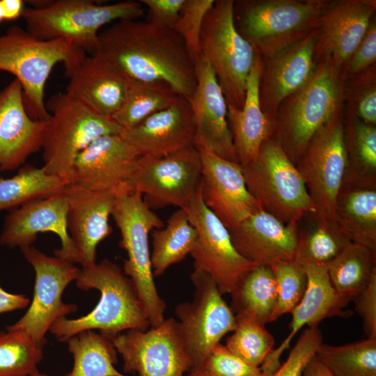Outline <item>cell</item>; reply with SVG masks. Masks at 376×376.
Here are the masks:
<instances>
[{
	"mask_svg": "<svg viewBox=\"0 0 376 376\" xmlns=\"http://www.w3.org/2000/svg\"><path fill=\"white\" fill-rule=\"evenodd\" d=\"M94 54L129 81L165 84L187 99L196 86L194 61L173 28L118 21L100 32Z\"/></svg>",
	"mask_w": 376,
	"mask_h": 376,
	"instance_id": "obj_1",
	"label": "cell"
},
{
	"mask_svg": "<svg viewBox=\"0 0 376 376\" xmlns=\"http://www.w3.org/2000/svg\"><path fill=\"white\" fill-rule=\"evenodd\" d=\"M233 334L226 340V347L246 363L260 367L274 349V336L253 320L235 315Z\"/></svg>",
	"mask_w": 376,
	"mask_h": 376,
	"instance_id": "obj_41",
	"label": "cell"
},
{
	"mask_svg": "<svg viewBox=\"0 0 376 376\" xmlns=\"http://www.w3.org/2000/svg\"><path fill=\"white\" fill-rule=\"evenodd\" d=\"M43 346L26 332L0 331V376H24L38 372Z\"/></svg>",
	"mask_w": 376,
	"mask_h": 376,
	"instance_id": "obj_39",
	"label": "cell"
},
{
	"mask_svg": "<svg viewBox=\"0 0 376 376\" xmlns=\"http://www.w3.org/2000/svg\"><path fill=\"white\" fill-rule=\"evenodd\" d=\"M302 376H335L315 356L305 366Z\"/></svg>",
	"mask_w": 376,
	"mask_h": 376,
	"instance_id": "obj_52",
	"label": "cell"
},
{
	"mask_svg": "<svg viewBox=\"0 0 376 376\" xmlns=\"http://www.w3.org/2000/svg\"><path fill=\"white\" fill-rule=\"evenodd\" d=\"M201 157L189 146L162 157L141 156L133 171L130 185L151 207L174 205L187 209L201 183Z\"/></svg>",
	"mask_w": 376,
	"mask_h": 376,
	"instance_id": "obj_12",
	"label": "cell"
},
{
	"mask_svg": "<svg viewBox=\"0 0 376 376\" xmlns=\"http://www.w3.org/2000/svg\"><path fill=\"white\" fill-rule=\"evenodd\" d=\"M350 242L338 228L316 222L304 232H299L294 261L301 266L327 265Z\"/></svg>",
	"mask_w": 376,
	"mask_h": 376,
	"instance_id": "obj_40",
	"label": "cell"
},
{
	"mask_svg": "<svg viewBox=\"0 0 376 376\" xmlns=\"http://www.w3.org/2000/svg\"><path fill=\"white\" fill-rule=\"evenodd\" d=\"M185 376H205L200 370L192 369Z\"/></svg>",
	"mask_w": 376,
	"mask_h": 376,
	"instance_id": "obj_53",
	"label": "cell"
},
{
	"mask_svg": "<svg viewBox=\"0 0 376 376\" xmlns=\"http://www.w3.org/2000/svg\"><path fill=\"white\" fill-rule=\"evenodd\" d=\"M24 376H49L45 373H40L39 371L38 372H36V373H34L33 374H30V375H24Z\"/></svg>",
	"mask_w": 376,
	"mask_h": 376,
	"instance_id": "obj_55",
	"label": "cell"
},
{
	"mask_svg": "<svg viewBox=\"0 0 376 376\" xmlns=\"http://www.w3.org/2000/svg\"><path fill=\"white\" fill-rule=\"evenodd\" d=\"M35 272L33 296L26 313L6 329L26 332L40 345L58 320L77 311L75 304L62 301L66 287L77 279L80 269L75 263L56 256H49L33 246L21 249Z\"/></svg>",
	"mask_w": 376,
	"mask_h": 376,
	"instance_id": "obj_13",
	"label": "cell"
},
{
	"mask_svg": "<svg viewBox=\"0 0 376 376\" xmlns=\"http://www.w3.org/2000/svg\"><path fill=\"white\" fill-rule=\"evenodd\" d=\"M75 281L81 290H97L100 298L88 314L75 319L64 317L53 324L49 331L58 341L66 342L87 330H98L113 339L124 331H146L150 326L132 281L117 264L104 259L83 267Z\"/></svg>",
	"mask_w": 376,
	"mask_h": 376,
	"instance_id": "obj_2",
	"label": "cell"
},
{
	"mask_svg": "<svg viewBox=\"0 0 376 376\" xmlns=\"http://www.w3.org/2000/svg\"><path fill=\"white\" fill-rule=\"evenodd\" d=\"M68 198V230L81 267L96 263L97 245L112 231L109 224L118 195L88 189L77 183L65 188Z\"/></svg>",
	"mask_w": 376,
	"mask_h": 376,
	"instance_id": "obj_23",
	"label": "cell"
},
{
	"mask_svg": "<svg viewBox=\"0 0 376 376\" xmlns=\"http://www.w3.org/2000/svg\"><path fill=\"white\" fill-rule=\"evenodd\" d=\"M303 267L307 277L306 291L300 302L291 312L292 318L288 335L260 366L266 376L281 366L282 354L303 327L318 326L326 318L335 316L347 318L352 315L350 311L344 310L350 301L339 296L332 287L327 265H307Z\"/></svg>",
	"mask_w": 376,
	"mask_h": 376,
	"instance_id": "obj_27",
	"label": "cell"
},
{
	"mask_svg": "<svg viewBox=\"0 0 376 376\" xmlns=\"http://www.w3.org/2000/svg\"><path fill=\"white\" fill-rule=\"evenodd\" d=\"M270 267L276 281L277 296L269 322L291 313L301 300L307 285L303 266L294 260L276 263Z\"/></svg>",
	"mask_w": 376,
	"mask_h": 376,
	"instance_id": "obj_42",
	"label": "cell"
},
{
	"mask_svg": "<svg viewBox=\"0 0 376 376\" xmlns=\"http://www.w3.org/2000/svg\"><path fill=\"white\" fill-rule=\"evenodd\" d=\"M185 210L197 231L196 245L190 253L194 269L208 274L222 295L230 294L240 279L256 265L235 249L229 230L203 203L200 187Z\"/></svg>",
	"mask_w": 376,
	"mask_h": 376,
	"instance_id": "obj_16",
	"label": "cell"
},
{
	"mask_svg": "<svg viewBox=\"0 0 376 376\" xmlns=\"http://www.w3.org/2000/svg\"><path fill=\"white\" fill-rule=\"evenodd\" d=\"M344 104L364 122L376 125V65L344 81Z\"/></svg>",
	"mask_w": 376,
	"mask_h": 376,
	"instance_id": "obj_43",
	"label": "cell"
},
{
	"mask_svg": "<svg viewBox=\"0 0 376 376\" xmlns=\"http://www.w3.org/2000/svg\"><path fill=\"white\" fill-rule=\"evenodd\" d=\"M336 214L340 230L350 242L376 251V188L343 183Z\"/></svg>",
	"mask_w": 376,
	"mask_h": 376,
	"instance_id": "obj_30",
	"label": "cell"
},
{
	"mask_svg": "<svg viewBox=\"0 0 376 376\" xmlns=\"http://www.w3.org/2000/svg\"><path fill=\"white\" fill-rule=\"evenodd\" d=\"M47 121L35 120L29 115L22 86L16 79L0 90L1 171L19 168L41 149Z\"/></svg>",
	"mask_w": 376,
	"mask_h": 376,
	"instance_id": "obj_25",
	"label": "cell"
},
{
	"mask_svg": "<svg viewBox=\"0 0 376 376\" xmlns=\"http://www.w3.org/2000/svg\"><path fill=\"white\" fill-rule=\"evenodd\" d=\"M126 373L139 376H185L193 368L178 321L167 318L149 330H127L112 339Z\"/></svg>",
	"mask_w": 376,
	"mask_h": 376,
	"instance_id": "obj_15",
	"label": "cell"
},
{
	"mask_svg": "<svg viewBox=\"0 0 376 376\" xmlns=\"http://www.w3.org/2000/svg\"><path fill=\"white\" fill-rule=\"evenodd\" d=\"M200 153L203 201L231 232L244 219L263 209L248 190L239 163L210 152Z\"/></svg>",
	"mask_w": 376,
	"mask_h": 376,
	"instance_id": "obj_19",
	"label": "cell"
},
{
	"mask_svg": "<svg viewBox=\"0 0 376 376\" xmlns=\"http://www.w3.org/2000/svg\"><path fill=\"white\" fill-rule=\"evenodd\" d=\"M145 10L139 1L100 4L88 0L48 1L24 10L26 29L41 40L64 39L88 55L94 54L100 30L115 21L136 19Z\"/></svg>",
	"mask_w": 376,
	"mask_h": 376,
	"instance_id": "obj_5",
	"label": "cell"
},
{
	"mask_svg": "<svg viewBox=\"0 0 376 376\" xmlns=\"http://www.w3.org/2000/svg\"><path fill=\"white\" fill-rule=\"evenodd\" d=\"M262 67V57L256 52L248 77L242 108L239 109L228 107V124L238 162L242 166L254 159L263 143L272 136L273 123L263 113L259 100V81Z\"/></svg>",
	"mask_w": 376,
	"mask_h": 376,
	"instance_id": "obj_29",
	"label": "cell"
},
{
	"mask_svg": "<svg viewBox=\"0 0 376 376\" xmlns=\"http://www.w3.org/2000/svg\"><path fill=\"white\" fill-rule=\"evenodd\" d=\"M299 232L297 223L284 224L260 210L230 234L240 255L256 265L270 267L276 263L294 260Z\"/></svg>",
	"mask_w": 376,
	"mask_h": 376,
	"instance_id": "obj_26",
	"label": "cell"
},
{
	"mask_svg": "<svg viewBox=\"0 0 376 376\" xmlns=\"http://www.w3.org/2000/svg\"><path fill=\"white\" fill-rule=\"evenodd\" d=\"M196 369L205 376H266L260 367L246 363L221 343L210 350Z\"/></svg>",
	"mask_w": 376,
	"mask_h": 376,
	"instance_id": "obj_45",
	"label": "cell"
},
{
	"mask_svg": "<svg viewBox=\"0 0 376 376\" xmlns=\"http://www.w3.org/2000/svg\"><path fill=\"white\" fill-rule=\"evenodd\" d=\"M139 157L121 134L100 136L77 156L74 183L118 196L132 191L131 177Z\"/></svg>",
	"mask_w": 376,
	"mask_h": 376,
	"instance_id": "obj_21",
	"label": "cell"
},
{
	"mask_svg": "<svg viewBox=\"0 0 376 376\" xmlns=\"http://www.w3.org/2000/svg\"><path fill=\"white\" fill-rule=\"evenodd\" d=\"M67 180L47 173L45 169L26 165L10 178H0V211L19 207L63 191Z\"/></svg>",
	"mask_w": 376,
	"mask_h": 376,
	"instance_id": "obj_36",
	"label": "cell"
},
{
	"mask_svg": "<svg viewBox=\"0 0 376 376\" xmlns=\"http://www.w3.org/2000/svg\"><path fill=\"white\" fill-rule=\"evenodd\" d=\"M352 301L355 311L362 319L366 338L376 339V274Z\"/></svg>",
	"mask_w": 376,
	"mask_h": 376,
	"instance_id": "obj_48",
	"label": "cell"
},
{
	"mask_svg": "<svg viewBox=\"0 0 376 376\" xmlns=\"http://www.w3.org/2000/svg\"><path fill=\"white\" fill-rule=\"evenodd\" d=\"M197 84L188 99L195 124L194 146L238 162L227 120L228 107L216 75L202 54L194 61Z\"/></svg>",
	"mask_w": 376,
	"mask_h": 376,
	"instance_id": "obj_18",
	"label": "cell"
},
{
	"mask_svg": "<svg viewBox=\"0 0 376 376\" xmlns=\"http://www.w3.org/2000/svg\"><path fill=\"white\" fill-rule=\"evenodd\" d=\"M318 29L304 38L263 58L259 81V100L263 113L274 123L281 102L301 88L313 76L317 63L314 49Z\"/></svg>",
	"mask_w": 376,
	"mask_h": 376,
	"instance_id": "obj_22",
	"label": "cell"
},
{
	"mask_svg": "<svg viewBox=\"0 0 376 376\" xmlns=\"http://www.w3.org/2000/svg\"><path fill=\"white\" fill-rule=\"evenodd\" d=\"M46 108L50 117L41 148L42 168L70 183L75 182L74 164L81 152L100 136L124 131L112 118L97 113L65 92L52 96Z\"/></svg>",
	"mask_w": 376,
	"mask_h": 376,
	"instance_id": "obj_7",
	"label": "cell"
},
{
	"mask_svg": "<svg viewBox=\"0 0 376 376\" xmlns=\"http://www.w3.org/2000/svg\"><path fill=\"white\" fill-rule=\"evenodd\" d=\"M322 343V334L318 326L308 327L299 336L285 361L267 376H302L308 361Z\"/></svg>",
	"mask_w": 376,
	"mask_h": 376,
	"instance_id": "obj_46",
	"label": "cell"
},
{
	"mask_svg": "<svg viewBox=\"0 0 376 376\" xmlns=\"http://www.w3.org/2000/svg\"><path fill=\"white\" fill-rule=\"evenodd\" d=\"M327 267L334 290L350 301L376 274V251L350 242Z\"/></svg>",
	"mask_w": 376,
	"mask_h": 376,
	"instance_id": "obj_33",
	"label": "cell"
},
{
	"mask_svg": "<svg viewBox=\"0 0 376 376\" xmlns=\"http://www.w3.org/2000/svg\"><path fill=\"white\" fill-rule=\"evenodd\" d=\"M3 9L4 20H15L22 15L24 3L22 0H1Z\"/></svg>",
	"mask_w": 376,
	"mask_h": 376,
	"instance_id": "obj_51",
	"label": "cell"
},
{
	"mask_svg": "<svg viewBox=\"0 0 376 376\" xmlns=\"http://www.w3.org/2000/svg\"><path fill=\"white\" fill-rule=\"evenodd\" d=\"M315 357L335 376H376V339L340 346L322 343Z\"/></svg>",
	"mask_w": 376,
	"mask_h": 376,
	"instance_id": "obj_38",
	"label": "cell"
},
{
	"mask_svg": "<svg viewBox=\"0 0 376 376\" xmlns=\"http://www.w3.org/2000/svg\"><path fill=\"white\" fill-rule=\"evenodd\" d=\"M214 2V0H185L180 17L173 27L182 39L194 61L201 54L200 40L203 25Z\"/></svg>",
	"mask_w": 376,
	"mask_h": 376,
	"instance_id": "obj_44",
	"label": "cell"
},
{
	"mask_svg": "<svg viewBox=\"0 0 376 376\" xmlns=\"http://www.w3.org/2000/svg\"><path fill=\"white\" fill-rule=\"evenodd\" d=\"M343 107L340 72L330 64L318 63L311 79L279 107L272 139L296 166L314 134Z\"/></svg>",
	"mask_w": 376,
	"mask_h": 376,
	"instance_id": "obj_3",
	"label": "cell"
},
{
	"mask_svg": "<svg viewBox=\"0 0 376 376\" xmlns=\"http://www.w3.org/2000/svg\"><path fill=\"white\" fill-rule=\"evenodd\" d=\"M375 11V0H328L318 28L315 63L330 64L340 72L362 40Z\"/></svg>",
	"mask_w": 376,
	"mask_h": 376,
	"instance_id": "obj_20",
	"label": "cell"
},
{
	"mask_svg": "<svg viewBox=\"0 0 376 376\" xmlns=\"http://www.w3.org/2000/svg\"><path fill=\"white\" fill-rule=\"evenodd\" d=\"M191 280L195 288L193 299L178 304L175 313L192 369H196L221 339L234 330L236 318L208 274L194 269Z\"/></svg>",
	"mask_w": 376,
	"mask_h": 376,
	"instance_id": "obj_14",
	"label": "cell"
},
{
	"mask_svg": "<svg viewBox=\"0 0 376 376\" xmlns=\"http://www.w3.org/2000/svg\"><path fill=\"white\" fill-rule=\"evenodd\" d=\"M68 203L65 189L49 197L25 203L4 219L0 233V246L20 249L32 246L39 233L58 235L61 247L54 256L72 263L79 258L68 230Z\"/></svg>",
	"mask_w": 376,
	"mask_h": 376,
	"instance_id": "obj_17",
	"label": "cell"
},
{
	"mask_svg": "<svg viewBox=\"0 0 376 376\" xmlns=\"http://www.w3.org/2000/svg\"><path fill=\"white\" fill-rule=\"evenodd\" d=\"M344 141L347 164L343 183L376 188V125L364 122L345 104Z\"/></svg>",
	"mask_w": 376,
	"mask_h": 376,
	"instance_id": "obj_31",
	"label": "cell"
},
{
	"mask_svg": "<svg viewBox=\"0 0 376 376\" xmlns=\"http://www.w3.org/2000/svg\"><path fill=\"white\" fill-rule=\"evenodd\" d=\"M242 168L248 190L264 211L284 224L298 223L314 214V205L297 166L274 139L266 140L256 158Z\"/></svg>",
	"mask_w": 376,
	"mask_h": 376,
	"instance_id": "obj_9",
	"label": "cell"
},
{
	"mask_svg": "<svg viewBox=\"0 0 376 376\" xmlns=\"http://www.w3.org/2000/svg\"><path fill=\"white\" fill-rule=\"evenodd\" d=\"M68 77L65 93L100 115L112 118L123 102L127 81L97 54H87Z\"/></svg>",
	"mask_w": 376,
	"mask_h": 376,
	"instance_id": "obj_28",
	"label": "cell"
},
{
	"mask_svg": "<svg viewBox=\"0 0 376 376\" xmlns=\"http://www.w3.org/2000/svg\"><path fill=\"white\" fill-rule=\"evenodd\" d=\"M179 95L162 83L127 81L123 102L112 118L124 130H129L152 114L174 104Z\"/></svg>",
	"mask_w": 376,
	"mask_h": 376,
	"instance_id": "obj_37",
	"label": "cell"
},
{
	"mask_svg": "<svg viewBox=\"0 0 376 376\" xmlns=\"http://www.w3.org/2000/svg\"><path fill=\"white\" fill-rule=\"evenodd\" d=\"M233 0H216L207 14L201 35V54L210 64L227 107L241 109L256 52L237 31Z\"/></svg>",
	"mask_w": 376,
	"mask_h": 376,
	"instance_id": "obj_10",
	"label": "cell"
},
{
	"mask_svg": "<svg viewBox=\"0 0 376 376\" xmlns=\"http://www.w3.org/2000/svg\"><path fill=\"white\" fill-rule=\"evenodd\" d=\"M231 309L236 315L249 318L265 325L276 303V281L272 268L256 265L246 272L230 293Z\"/></svg>",
	"mask_w": 376,
	"mask_h": 376,
	"instance_id": "obj_32",
	"label": "cell"
},
{
	"mask_svg": "<svg viewBox=\"0 0 376 376\" xmlns=\"http://www.w3.org/2000/svg\"><path fill=\"white\" fill-rule=\"evenodd\" d=\"M111 217L120 233V246L127 256L123 272L132 281L151 327H157L165 320L166 305L155 286L148 235L162 228L164 222L146 204L143 195L133 190L117 196Z\"/></svg>",
	"mask_w": 376,
	"mask_h": 376,
	"instance_id": "obj_8",
	"label": "cell"
},
{
	"mask_svg": "<svg viewBox=\"0 0 376 376\" xmlns=\"http://www.w3.org/2000/svg\"><path fill=\"white\" fill-rule=\"evenodd\" d=\"M86 55L64 39L41 40L17 25L0 35V70L20 83L26 110L37 120L50 117L45 88L54 67L63 63L68 77Z\"/></svg>",
	"mask_w": 376,
	"mask_h": 376,
	"instance_id": "obj_4",
	"label": "cell"
},
{
	"mask_svg": "<svg viewBox=\"0 0 376 376\" xmlns=\"http://www.w3.org/2000/svg\"><path fill=\"white\" fill-rule=\"evenodd\" d=\"M152 237L150 260L153 275L157 276L191 253L196 245L197 231L187 211L178 209L170 216L166 226L152 230Z\"/></svg>",
	"mask_w": 376,
	"mask_h": 376,
	"instance_id": "obj_34",
	"label": "cell"
},
{
	"mask_svg": "<svg viewBox=\"0 0 376 376\" xmlns=\"http://www.w3.org/2000/svg\"><path fill=\"white\" fill-rule=\"evenodd\" d=\"M328 0L234 1L239 33L263 58L270 56L318 28Z\"/></svg>",
	"mask_w": 376,
	"mask_h": 376,
	"instance_id": "obj_6",
	"label": "cell"
},
{
	"mask_svg": "<svg viewBox=\"0 0 376 376\" xmlns=\"http://www.w3.org/2000/svg\"><path fill=\"white\" fill-rule=\"evenodd\" d=\"M347 164L344 107L309 141L296 166L314 205L315 221L338 228L336 207Z\"/></svg>",
	"mask_w": 376,
	"mask_h": 376,
	"instance_id": "obj_11",
	"label": "cell"
},
{
	"mask_svg": "<svg viewBox=\"0 0 376 376\" xmlns=\"http://www.w3.org/2000/svg\"><path fill=\"white\" fill-rule=\"evenodd\" d=\"M30 301L26 295L10 293L0 285V314L24 309L29 306Z\"/></svg>",
	"mask_w": 376,
	"mask_h": 376,
	"instance_id": "obj_50",
	"label": "cell"
},
{
	"mask_svg": "<svg viewBox=\"0 0 376 376\" xmlns=\"http://www.w3.org/2000/svg\"><path fill=\"white\" fill-rule=\"evenodd\" d=\"M4 20L3 9L0 0V22Z\"/></svg>",
	"mask_w": 376,
	"mask_h": 376,
	"instance_id": "obj_54",
	"label": "cell"
},
{
	"mask_svg": "<svg viewBox=\"0 0 376 376\" xmlns=\"http://www.w3.org/2000/svg\"><path fill=\"white\" fill-rule=\"evenodd\" d=\"M376 61V17H373L368 29L357 47L342 67L340 75L345 81L370 66Z\"/></svg>",
	"mask_w": 376,
	"mask_h": 376,
	"instance_id": "obj_47",
	"label": "cell"
},
{
	"mask_svg": "<svg viewBox=\"0 0 376 376\" xmlns=\"http://www.w3.org/2000/svg\"><path fill=\"white\" fill-rule=\"evenodd\" d=\"M121 136L140 157H162L194 146L195 124L188 99L180 96Z\"/></svg>",
	"mask_w": 376,
	"mask_h": 376,
	"instance_id": "obj_24",
	"label": "cell"
},
{
	"mask_svg": "<svg viewBox=\"0 0 376 376\" xmlns=\"http://www.w3.org/2000/svg\"><path fill=\"white\" fill-rule=\"evenodd\" d=\"M66 343L74 363L65 376H126L115 368L118 352L110 338L87 330L72 336Z\"/></svg>",
	"mask_w": 376,
	"mask_h": 376,
	"instance_id": "obj_35",
	"label": "cell"
},
{
	"mask_svg": "<svg viewBox=\"0 0 376 376\" xmlns=\"http://www.w3.org/2000/svg\"><path fill=\"white\" fill-rule=\"evenodd\" d=\"M139 2L148 10L147 22L173 28L180 17L185 0H141Z\"/></svg>",
	"mask_w": 376,
	"mask_h": 376,
	"instance_id": "obj_49",
	"label": "cell"
}]
</instances>
